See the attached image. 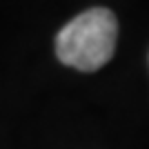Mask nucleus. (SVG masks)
Segmentation results:
<instances>
[{
	"instance_id": "obj_1",
	"label": "nucleus",
	"mask_w": 149,
	"mask_h": 149,
	"mask_svg": "<svg viewBox=\"0 0 149 149\" xmlns=\"http://www.w3.org/2000/svg\"><path fill=\"white\" fill-rule=\"evenodd\" d=\"M118 40V22L109 9L93 7L76 16L56 38V56L78 71H98L111 60Z\"/></svg>"
}]
</instances>
